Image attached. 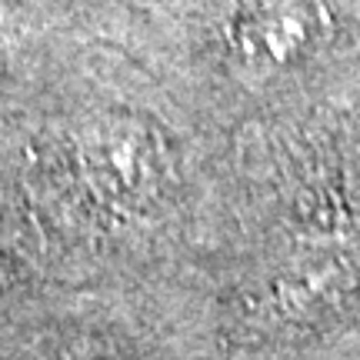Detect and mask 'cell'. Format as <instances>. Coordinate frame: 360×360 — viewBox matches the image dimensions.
I'll return each mask as SVG.
<instances>
[{
    "mask_svg": "<svg viewBox=\"0 0 360 360\" xmlns=\"http://www.w3.org/2000/svg\"><path fill=\"white\" fill-rule=\"evenodd\" d=\"M360 297V244L314 237L270 270L257 297H247L244 327L260 337H294L344 317Z\"/></svg>",
    "mask_w": 360,
    "mask_h": 360,
    "instance_id": "obj_1",
    "label": "cell"
},
{
    "mask_svg": "<svg viewBox=\"0 0 360 360\" xmlns=\"http://www.w3.org/2000/svg\"><path fill=\"white\" fill-rule=\"evenodd\" d=\"M317 40V11L294 0H264L233 24V47L247 67L274 70L297 60Z\"/></svg>",
    "mask_w": 360,
    "mask_h": 360,
    "instance_id": "obj_3",
    "label": "cell"
},
{
    "mask_svg": "<svg viewBox=\"0 0 360 360\" xmlns=\"http://www.w3.org/2000/svg\"><path fill=\"white\" fill-rule=\"evenodd\" d=\"M64 360H77V357H64Z\"/></svg>",
    "mask_w": 360,
    "mask_h": 360,
    "instance_id": "obj_4",
    "label": "cell"
},
{
    "mask_svg": "<svg viewBox=\"0 0 360 360\" xmlns=\"http://www.w3.org/2000/svg\"><path fill=\"white\" fill-rule=\"evenodd\" d=\"M74 160L87 191L114 214H147L167 193L174 164L160 134L130 114L90 117L74 137Z\"/></svg>",
    "mask_w": 360,
    "mask_h": 360,
    "instance_id": "obj_2",
    "label": "cell"
}]
</instances>
